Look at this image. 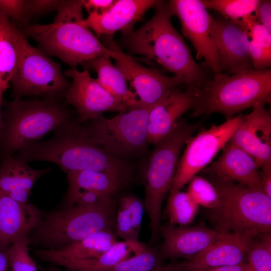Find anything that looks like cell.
I'll use <instances>...</instances> for the list:
<instances>
[{
    "instance_id": "cell-1",
    "label": "cell",
    "mask_w": 271,
    "mask_h": 271,
    "mask_svg": "<svg viewBox=\"0 0 271 271\" xmlns=\"http://www.w3.org/2000/svg\"><path fill=\"white\" fill-rule=\"evenodd\" d=\"M155 8V14L148 22L123 35V46L130 53L154 61L172 72L192 90L200 88L207 80L205 73L172 25L173 15L169 2L158 1Z\"/></svg>"
},
{
    "instance_id": "cell-2",
    "label": "cell",
    "mask_w": 271,
    "mask_h": 271,
    "mask_svg": "<svg viewBox=\"0 0 271 271\" xmlns=\"http://www.w3.org/2000/svg\"><path fill=\"white\" fill-rule=\"evenodd\" d=\"M83 2L62 1L52 23H28L21 31L34 40L44 54L59 58L71 68L96 58L114 59L120 51L104 46L91 32L83 17Z\"/></svg>"
},
{
    "instance_id": "cell-3",
    "label": "cell",
    "mask_w": 271,
    "mask_h": 271,
    "mask_svg": "<svg viewBox=\"0 0 271 271\" xmlns=\"http://www.w3.org/2000/svg\"><path fill=\"white\" fill-rule=\"evenodd\" d=\"M81 126L79 122L70 121L56 130L53 138L21 149L15 157L27 163L51 162L66 173L92 170L130 181L132 172L130 164L90 141L82 133Z\"/></svg>"
},
{
    "instance_id": "cell-4",
    "label": "cell",
    "mask_w": 271,
    "mask_h": 271,
    "mask_svg": "<svg viewBox=\"0 0 271 271\" xmlns=\"http://www.w3.org/2000/svg\"><path fill=\"white\" fill-rule=\"evenodd\" d=\"M192 91V117L216 112L229 120L257 103L270 102L271 70L251 69L232 75L216 73L213 79Z\"/></svg>"
},
{
    "instance_id": "cell-5",
    "label": "cell",
    "mask_w": 271,
    "mask_h": 271,
    "mask_svg": "<svg viewBox=\"0 0 271 271\" xmlns=\"http://www.w3.org/2000/svg\"><path fill=\"white\" fill-rule=\"evenodd\" d=\"M210 182L219 201L213 211L219 233H234L253 238L271 230V198L263 190L214 176Z\"/></svg>"
},
{
    "instance_id": "cell-6",
    "label": "cell",
    "mask_w": 271,
    "mask_h": 271,
    "mask_svg": "<svg viewBox=\"0 0 271 271\" xmlns=\"http://www.w3.org/2000/svg\"><path fill=\"white\" fill-rule=\"evenodd\" d=\"M4 128L0 146L4 157L13 156L70 121L69 111L54 99L15 98L2 112Z\"/></svg>"
},
{
    "instance_id": "cell-7",
    "label": "cell",
    "mask_w": 271,
    "mask_h": 271,
    "mask_svg": "<svg viewBox=\"0 0 271 271\" xmlns=\"http://www.w3.org/2000/svg\"><path fill=\"white\" fill-rule=\"evenodd\" d=\"M200 125L199 122L190 123L180 119L168 134L155 145L148 159L144 174V204L150 218L151 242L160 232L163 202L171 189L181 151Z\"/></svg>"
},
{
    "instance_id": "cell-8",
    "label": "cell",
    "mask_w": 271,
    "mask_h": 271,
    "mask_svg": "<svg viewBox=\"0 0 271 271\" xmlns=\"http://www.w3.org/2000/svg\"><path fill=\"white\" fill-rule=\"evenodd\" d=\"M116 205L106 207L74 205L43 215L29 235L30 244L58 250L104 229L114 231Z\"/></svg>"
},
{
    "instance_id": "cell-9",
    "label": "cell",
    "mask_w": 271,
    "mask_h": 271,
    "mask_svg": "<svg viewBox=\"0 0 271 271\" xmlns=\"http://www.w3.org/2000/svg\"><path fill=\"white\" fill-rule=\"evenodd\" d=\"M150 108H130L110 118L99 114L81 125V131L92 143L118 158L139 155L147 150Z\"/></svg>"
},
{
    "instance_id": "cell-10",
    "label": "cell",
    "mask_w": 271,
    "mask_h": 271,
    "mask_svg": "<svg viewBox=\"0 0 271 271\" xmlns=\"http://www.w3.org/2000/svg\"><path fill=\"white\" fill-rule=\"evenodd\" d=\"M19 40V64L11 83L14 99L32 95L54 97L66 93L70 83L60 64L32 46L21 31Z\"/></svg>"
},
{
    "instance_id": "cell-11",
    "label": "cell",
    "mask_w": 271,
    "mask_h": 271,
    "mask_svg": "<svg viewBox=\"0 0 271 271\" xmlns=\"http://www.w3.org/2000/svg\"><path fill=\"white\" fill-rule=\"evenodd\" d=\"M238 115L219 125L191 137L179 159L170 191H180L194 176L206 167L228 142L243 119Z\"/></svg>"
},
{
    "instance_id": "cell-12",
    "label": "cell",
    "mask_w": 271,
    "mask_h": 271,
    "mask_svg": "<svg viewBox=\"0 0 271 271\" xmlns=\"http://www.w3.org/2000/svg\"><path fill=\"white\" fill-rule=\"evenodd\" d=\"M64 75L72 79L65 93L66 102L76 108L79 122L88 121L106 111L120 113L129 109L92 78L89 70L71 68Z\"/></svg>"
},
{
    "instance_id": "cell-13",
    "label": "cell",
    "mask_w": 271,
    "mask_h": 271,
    "mask_svg": "<svg viewBox=\"0 0 271 271\" xmlns=\"http://www.w3.org/2000/svg\"><path fill=\"white\" fill-rule=\"evenodd\" d=\"M169 4L173 15L180 21L183 36L193 45L197 59L204 58L215 74L220 73L217 51L210 34L213 18L201 1L171 0Z\"/></svg>"
},
{
    "instance_id": "cell-14",
    "label": "cell",
    "mask_w": 271,
    "mask_h": 271,
    "mask_svg": "<svg viewBox=\"0 0 271 271\" xmlns=\"http://www.w3.org/2000/svg\"><path fill=\"white\" fill-rule=\"evenodd\" d=\"M114 59L115 65L128 82L140 107H151L168 91L184 84L178 76H168L156 69L144 66L122 52Z\"/></svg>"
},
{
    "instance_id": "cell-15",
    "label": "cell",
    "mask_w": 271,
    "mask_h": 271,
    "mask_svg": "<svg viewBox=\"0 0 271 271\" xmlns=\"http://www.w3.org/2000/svg\"><path fill=\"white\" fill-rule=\"evenodd\" d=\"M210 34L222 70L233 74L253 69L249 50V37L241 20L213 19Z\"/></svg>"
},
{
    "instance_id": "cell-16",
    "label": "cell",
    "mask_w": 271,
    "mask_h": 271,
    "mask_svg": "<svg viewBox=\"0 0 271 271\" xmlns=\"http://www.w3.org/2000/svg\"><path fill=\"white\" fill-rule=\"evenodd\" d=\"M265 104L253 105L252 111L244 116L229 140L250 155L258 169L271 161V116Z\"/></svg>"
},
{
    "instance_id": "cell-17",
    "label": "cell",
    "mask_w": 271,
    "mask_h": 271,
    "mask_svg": "<svg viewBox=\"0 0 271 271\" xmlns=\"http://www.w3.org/2000/svg\"><path fill=\"white\" fill-rule=\"evenodd\" d=\"M215 241L193 258L179 262L182 271H199L246 261L253 238L234 233H219Z\"/></svg>"
},
{
    "instance_id": "cell-18",
    "label": "cell",
    "mask_w": 271,
    "mask_h": 271,
    "mask_svg": "<svg viewBox=\"0 0 271 271\" xmlns=\"http://www.w3.org/2000/svg\"><path fill=\"white\" fill-rule=\"evenodd\" d=\"M163 241L159 250L162 259H190L212 244L218 232L204 225L176 226L161 225Z\"/></svg>"
},
{
    "instance_id": "cell-19",
    "label": "cell",
    "mask_w": 271,
    "mask_h": 271,
    "mask_svg": "<svg viewBox=\"0 0 271 271\" xmlns=\"http://www.w3.org/2000/svg\"><path fill=\"white\" fill-rule=\"evenodd\" d=\"M180 86L168 91L151 107L147 126L148 144L156 145L179 121L182 115L192 108L195 98L193 91Z\"/></svg>"
},
{
    "instance_id": "cell-20",
    "label": "cell",
    "mask_w": 271,
    "mask_h": 271,
    "mask_svg": "<svg viewBox=\"0 0 271 271\" xmlns=\"http://www.w3.org/2000/svg\"><path fill=\"white\" fill-rule=\"evenodd\" d=\"M43 213L35 205L18 202L0 191V251L29 236L40 224Z\"/></svg>"
},
{
    "instance_id": "cell-21",
    "label": "cell",
    "mask_w": 271,
    "mask_h": 271,
    "mask_svg": "<svg viewBox=\"0 0 271 271\" xmlns=\"http://www.w3.org/2000/svg\"><path fill=\"white\" fill-rule=\"evenodd\" d=\"M156 0H116L114 4L101 15L90 14L85 19L89 28L96 37L112 35L121 31L122 35L133 30L134 24L143 19Z\"/></svg>"
},
{
    "instance_id": "cell-22",
    "label": "cell",
    "mask_w": 271,
    "mask_h": 271,
    "mask_svg": "<svg viewBox=\"0 0 271 271\" xmlns=\"http://www.w3.org/2000/svg\"><path fill=\"white\" fill-rule=\"evenodd\" d=\"M217 160L201 171L248 187L263 190L254 159L243 150L227 142Z\"/></svg>"
},
{
    "instance_id": "cell-23",
    "label": "cell",
    "mask_w": 271,
    "mask_h": 271,
    "mask_svg": "<svg viewBox=\"0 0 271 271\" xmlns=\"http://www.w3.org/2000/svg\"><path fill=\"white\" fill-rule=\"evenodd\" d=\"M13 156L4 157L0 164V191L22 203H27L36 181L51 171L34 169Z\"/></svg>"
},
{
    "instance_id": "cell-24",
    "label": "cell",
    "mask_w": 271,
    "mask_h": 271,
    "mask_svg": "<svg viewBox=\"0 0 271 271\" xmlns=\"http://www.w3.org/2000/svg\"><path fill=\"white\" fill-rule=\"evenodd\" d=\"M116 241L114 231L106 229L58 250L39 249L35 254L49 263L56 259H88L100 256Z\"/></svg>"
},
{
    "instance_id": "cell-25",
    "label": "cell",
    "mask_w": 271,
    "mask_h": 271,
    "mask_svg": "<svg viewBox=\"0 0 271 271\" xmlns=\"http://www.w3.org/2000/svg\"><path fill=\"white\" fill-rule=\"evenodd\" d=\"M149 247L139 241H116L100 256L79 260L56 259L51 263L76 271H102L138 254Z\"/></svg>"
},
{
    "instance_id": "cell-26",
    "label": "cell",
    "mask_w": 271,
    "mask_h": 271,
    "mask_svg": "<svg viewBox=\"0 0 271 271\" xmlns=\"http://www.w3.org/2000/svg\"><path fill=\"white\" fill-rule=\"evenodd\" d=\"M108 58H99L82 63L85 70L95 71L96 79L107 92L129 109L140 107L135 95L130 91L121 71Z\"/></svg>"
},
{
    "instance_id": "cell-27",
    "label": "cell",
    "mask_w": 271,
    "mask_h": 271,
    "mask_svg": "<svg viewBox=\"0 0 271 271\" xmlns=\"http://www.w3.org/2000/svg\"><path fill=\"white\" fill-rule=\"evenodd\" d=\"M20 33L15 23L0 13V90L4 92L17 73Z\"/></svg>"
},
{
    "instance_id": "cell-28",
    "label": "cell",
    "mask_w": 271,
    "mask_h": 271,
    "mask_svg": "<svg viewBox=\"0 0 271 271\" xmlns=\"http://www.w3.org/2000/svg\"><path fill=\"white\" fill-rule=\"evenodd\" d=\"M67 190L83 189L113 196L129 182L109 173L92 170H80L67 173Z\"/></svg>"
},
{
    "instance_id": "cell-29",
    "label": "cell",
    "mask_w": 271,
    "mask_h": 271,
    "mask_svg": "<svg viewBox=\"0 0 271 271\" xmlns=\"http://www.w3.org/2000/svg\"><path fill=\"white\" fill-rule=\"evenodd\" d=\"M145 206L137 196L120 198L116 211L114 232L125 241H139Z\"/></svg>"
},
{
    "instance_id": "cell-30",
    "label": "cell",
    "mask_w": 271,
    "mask_h": 271,
    "mask_svg": "<svg viewBox=\"0 0 271 271\" xmlns=\"http://www.w3.org/2000/svg\"><path fill=\"white\" fill-rule=\"evenodd\" d=\"M251 16L241 19L251 40L249 50L253 69L262 70L271 65V33Z\"/></svg>"
},
{
    "instance_id": "cell-31",
    "label": "cell",
    "mask_w": 271,
    "mask_h": 271,
    "mask_svg": "<svg viewBox=\"0 0 271 271\" xmlns=\"http://www.w3.org/2000/svg\"><path fill=\"white\" fill-rule=\"evenodd\" d=\"M199 205L187 192L170 191L165 208V213L169 225L188 226L198 213Z\"/></svg>"
},
{
    "instance_id": "cell-32",
    "label": "cell",
    "mask_w": 271,
    "mask_h": 271,
    "mask_svg": "<svg viewBox=\"0 0 271 271\" xmlns=\"http://www.w3.org/2000/svg\"><path fill=\"white\" fill-rule=\"evenodd\" d=\"M259 2V0H201L206 9H213L232 21L252 16Z\"/></svg>"
},
{
    "instance_id": "cell-33",
    "label": "cell",
    "mask_w": 271,
    "mask_h": 271,
    "mask_svg": "<svg viewBox=\"0 0 271 271\" xmlns=\"http://www.w3.org/2000/svg\"><path fill=\"white\" fill-rule=\"evenodd\" d=\"M254 237L248 250L246 259L253 271H271L270 232Z\"/></svg>"
},
{
    "instance_id": "cell-34",
    "label": "cell",
    "mask_w": 271,
    "mask_h": 271,
    "mask_svg": "<svg viewBox=\"0 0 271 271\" xmlns=\"http://www.w3.org/2000/svg\"><path fill=\"white\" fill-rule=\"evenodd\" d=\"M159 250L148 248L146 250L102 271H152L162 264Z\"/></svg>"
},
{
    "instance_id": "cell-35",
    "label": "cell",
    "mask_w": 271,
    "mask_h": 271,
    "mask_svg": "<svg viewBox=\"0 0 271 271\" xmlns=\"http://www.w3.org/2000/svg\"><path fill=\"white\" fill-rule=\"evenodd\" d=\"M188 183L187 193L197 204L211 210L216 207L219 201L218 193L209 181L195 175Z\"/></svg>"
},
{
    "instance_id": "cell-36",
    "label": "cell",
    "mask_w": 271,
    "mask_h": 271,
    "mask_svg": "<svg viewBox=\"0 0 271 271\" xmlns=\"http://www.w3.org/2000/svg\"><path fill=\"white\" fill-rule=\"evenodd\" d=\"M29 236L16 240L6 250L12 271H37V265L29 251Z\"/></svg>"
},
{
    "instance_id": "cell-37",
    "label": "cell",
    "mask_w": 271,
    "mask_h": 271,
    "mask_svg": "<svg viewBox=\"0 0 271 271\" xmlns=\"http://www.w3.org/2000/svg\"><path fill=\"white\" fill-rule=\"evenodd\" d=\"M64 207L74 205L106 207L115 205L113 196L94 191L67 190L64 199Z\"/></svg>"
},
{
    "instance_id": "cell-38",
    "label": "cell",
    "mask_w": 271,
    "mask_h": 271,
    "mask_svg": "<svg viewBox=\"0 0 271 271\" xmlns=\"http://www.w3.org/2000/svg\"><path fill=\"white\" fill-rule=\"evenodd\" d=\"M0 13L22 26L29 23L26 1L0 0Z\"/></svg>"
},
{
    "instance_id": "cell-39",
    "label": "cell",
    "mask_w": 271,
    "mask_h": 271,
    "mask_svg": "<svg viewBox=\"0 0 271 271\" xmlns=\"http://www.w3.org/2000/svg\"><path fill=\"white\" fill-rule=\"evenodd\" d=\"M62 1L29 0L26 1L28 16L43 14L52 10H57Z\"/></svg>"
},
{
    "instance_id": "cell-40",
    "label": "cell",
    "mask_w": 271,
    "mask_h": 271,
    "mask_svg": "<svg viewBox=\"0 0 271 271\" xmlns=\"http://www.w3.org/2000/svg\"><path fill=\"white\" fill-rule=\"evenodd\" d=\"M251 17L271 33V1H259L258 6Z\"/></svg>"
},
{
    "instance_id": "cell-41",
    "label": "cell",
    "mask_w": 271,
    "mask_h": 271,
    "mask_svg": "<svg viewBox=\"0 0 271 271\" xmlns=\"http://www.w3.org/2000/svg\"><path fill=\"white\" fill-rule=\"evenodd\" d=\"M116 0H83V7L89 15H101L107 12Z\"/></svg>"
},
{
    "instance_id": "cell-42",
    "label": "cell",
    "mask_w": 271,
    "mask_h": 271,
    "mask_svg": "<svg viewBox=\"0 0 271 271\" xmlns=\"http://www.w3.org/2000/svg\"><path fill=\"white\" fill-rule=\"evenodd\" d=\"M258 171L262 188L264 193L271 198V161L265 163Z\"/></svg>"
},
{
    "instance_id": "cell-43",
    "label": "cell",
    "mask_w": 271,
    "mask_h": 271,
    "mask_svg": "<svg viewBox=\"0 0 271 271\" xmlns=\"http://www.w3.org/2000/svg\"><path fill=\"white\" fill-rule=\"evenodd\" d=\"M180 271H182L180 269ZM199 271H253L247 261L242 263L228 266L210 268Z\"/></svg>"
},
{
    "instance_id": "cell-44",
    "label": "cell",
    "mask_w": 271,
    "mask_h": 271,
    "mask_svg": "<svg viewBox=\"0 0 271 271\" xmlns=\"http://www.w3.org/2000/svg\"><path fill=\"white\" fill-rule=\"evenodd\" d=\"M152 271H180L179 262H171L167 264H161Z\"/></svg>"
},
{
    "instance_id": "cell-45",
    "label": "cell",
    "mask_w": 271,
    "mask_h": 271,
    "mask_svg": "<svg viewBox=\"0 0 271 271\" xmlns=\"http://www.w3.org/2000/svg\"><path fill=\"white\" fill-rule=\"evenodd\" d=\"M9 265L6 251H0V271H8Z\"/></svg>"
},
{
    "instance_id": "cell-46",
    "label": "cell",
    "mask_w": 271,
    "mask_h": 271,
    "mask_svg": "<svg viewBox=\"0 0 271 271\" xmlns=\"http://www.w3.org/2000/svg\"><path fill=\"white\" fill-rule=\"evenodd\" d=\"M4 91L0 90V140L4 128V120L2 111V105L3 103V96Z\"/></svg>"
},
{
    "instance_id": "cell-47",
    "label": "cell",
    "mask_w": 271,
    "mask_h": 271,
    "mask_svg": "<svg viewBox=\"0 0 271 271\" xmlns=\"http://www.w3.org/2000/svg\"><path fill=\"white\" fill-rule=\"evenodd\" d=\"M45 271H76V270H75L72 269H69V268H67L66 270H62L56 267L51 266L46 269Z\"/></svg>"
}]
</instances>
